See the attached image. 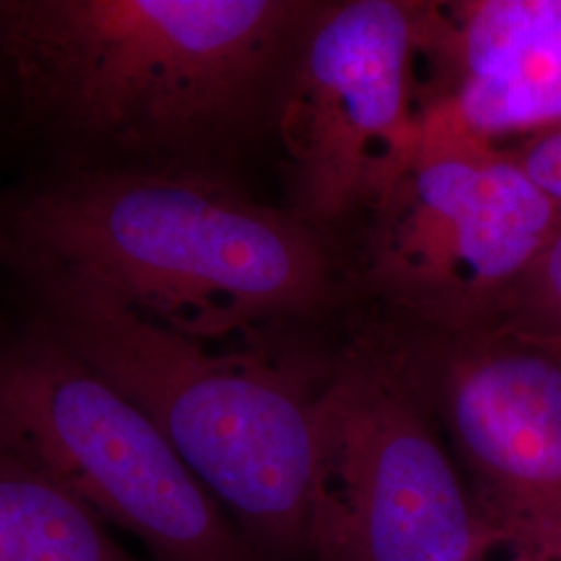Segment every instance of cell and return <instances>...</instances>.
<instances>
[{
	"label": "cell",
	"instance_id": "obj_1",
	"mask_svg": "<svg viewBox=\"0 0 561 561\" xmlns=\"http://www.w3.org/2000/svg\"><path fill=\"white\" fill-rule=\"evenodd\" d=\"M314 9L289 0L4 2L2 59L25 111L62 140L164 169L233 140L262 102L277 101Z\"/></svg>",
	"mask_w": 561,
	"mask_h": 561
},
{
	"label": "cell",
	"instance_id": "obj_2",
	"mask_svg": "<svg viewBox=\"0 0 561 561\" xmlns=\"http://www.w3.org/2000/svg\"><path fill=\"white\" fill-rule=\"evenodd\" d=\"M9 254L88 280L187 340L256 337L331 300L314 227L202 173L96 167L46 183L4 221Z\"/></svg>",
	"mask_w": 561,
	"mask_h": 561
},
{
	"label": "cell",
	"instance_id": "obj_3",
	"mask_svg": "<svg viewBox=\"0 0 561 561\" xmlns=\"http://www.w3.org/2000/svg\"><path fill=\"white\" fill-rule=\"evenodd\" d=\"M50 331L154 422L262 561H310L319 387L259 350L217 352L88 280L20 264Z\"/></svg>",
	"mask_w": 561,
	"mask_h": 561
},
{
	"label": "cell",
	"instance_id": "obj_4",
	"mask_svg": "<svg viewBox=\"0 0 561 561\" xmlns=\"http://www.w3.org/2000/svg\"><path fill=\"white\" fill-rule=\"evenodd\" d=\"M560 231L561 204L514 154L433 102L416 154L373 208L364 280L447 337L481 335Z\"/></svg>",
	"mask_w": 561,
	"mask_h": 561
},
{
	"label": "cell",
	"instance_id": "obj_5",
	"mask_svg": "<svg viewBox=\"0 0 561 561\" xmlns=\"http://www.w3.org/2000/svg\"><path fill=\"white\" fill-rule=\"evenodd\" d=\"M0 451L152 561H262L134 401L48 329L0 350Z\"/></svg>",
	"mask_w": 561,
	"mask_h": 561
},
{
	"label": "cell",
	"instance_id": "obj_6",
	"mask_svg": "<svg viewBox=\"0 0 561 561\" xmlns=\"http://www.w3.org/2000/svg\"><path fill=\"white\" fill-rule=\"evenodd\" d=\"M310 561H479L482 520L400 356L350 352L319 385Z\"/></svg>",
	"mask_w": 561,
	"mask_h": 561
},
{
	"label": "cell",
	"instance_id": "obj_7",
	"mask_svg": "<svg viewBox=\"0 0 561 561\" xmlns=\"http://www.w3.org/2000/svg\"><path fill=\"white\" fill-rule=\"evenodd\" d=\"M419 4H319L280 81L275 115L301 221L375 208L419 150L412 108Z\"/></svg>",
	"mask_w": 561,
	"mask_h": 561
},
{
	"label": "cell",
	"instance_id": "obj_8",
	"mask_svg": "<svg viewBox=\"0 0 561 561\" xmlns=\"http://www.w3.org/2000/svg\"><path fill=\"white\" fill-rule=\"evenodd\" d=\"M400 356L468 472L482 520L520 560L561 561V358L495 335Z\"/></svg>",
	"mask_w": 561,
	"mask_h": 561
},
{
	"label": "cell",
	"instance_id": "obj_9",
	"mask_svg": "<svg viewBox=\"0 0 561 561\" xmlns=\"http://www.w3.org/2000/svg\"><path fill=\"white\" fill-rule=\"evenodd\" d=\"M419 4V48L451 69L435 102L493 141L561 125V0Z\"/></svg>",
	"mask_w": 561,
	"mask_h": 561
},
{
	"label": "cell",
	"instance_id": "obj_10",
	"mask_svg": "<svg viewBox=\"0 0 561 561\" xmlns=\"http://www.w3.org/2000/svg\"><path fill=\"white\" fill-rule=\"evenodd\" d=\"M0 561H152L67 489L0 451Z\"/></svg>",
	"mask_w": 561,
	"mask_h": 561
},
{
	"label": "cell",
	"instance_id": "obj_11",
	"mask_svg": "<svg viewBox=\"0 0 561 561\" xmlns=\"http://www.w3.org/2000/svg\"><path fill=\"white\" fill-rule=\"evenodd\" d=\"M484 333L561 358V231L516 280Z\"/></svg>",
	"mask_w": 561,
	"mask_h": 561
},
{
	"label": "cell",
	"instance_id": "obj_12",
	"mask_svg": "<svg viewBox=\"0 0 561 561\" xmlns=\"http://www.w3.org/2000/svg\"><path fill=\"white\" fill-rule=\"evenodd\" d=\"M526 175L535 181L547 196L561 204V125L535 134L520 150L512 152Z\"/></svg>",
	"mask_w": 561,
	"mask_h": 561
},
{
	"label": "cell",
	"instance_id": "obj_13",
	"mask_svg": "<svg viewBox=\"0 0 561 561\" xmlns=\"http://www.w3.org/2000/svg\"><path fill=\"white\" fill-rule=\"evenodd\" d=\"M2 36H4V2H0V57H2Z\"/></svg>",
	"mask_w": 561,
	"mask_h": 561
},
{
	"label": "cell",
	"instance_id": "obj_14",
	"mask_svg": "<svg viewBox=\"0 0 561 561\" xmlns=\"http://www.w3.org/2000/svg\"><path fill=\"white\" fill-rule=\"evenodd\" d=\"M516 561H528V560H520V558H518V560H516Z\"/></svg>",
	"mask_w": 561,
	"mask_h": 561
}]
</instances>
